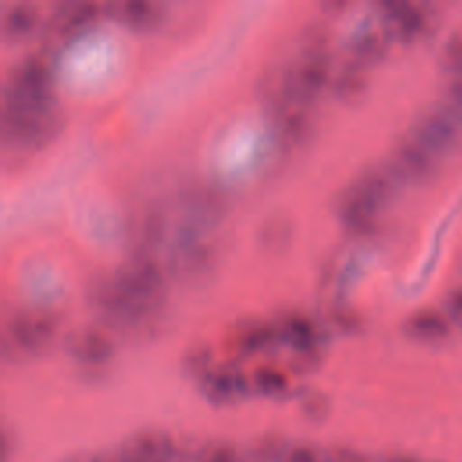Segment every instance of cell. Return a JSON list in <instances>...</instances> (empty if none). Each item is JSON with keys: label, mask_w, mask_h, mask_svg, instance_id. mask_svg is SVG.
<instances>
[{"label": "cell", "mask_w": 462, "mask_h": 462, "mask_svg": "<svg viewBox=\"0 0 462 462\" xmlns=\"http://www.w3.org/2000/svg\"><path fill=\"white\" fill-rule=\"evenodd\" d=\"M0 97V110H27L56 101L47 60L40 54H25L14 61L4 78Z\"/></svg>", "instance_id": "cell-1"}, {"label": "cell", "mask_w": 462, "mask_h": 462, "mask_svg": "<svg viewBox=\"0 0 462 462\" xmlns=\"http://www.w3.org/2000/svg\"><path fill=\"white\" fill-rule=\"evenodd\" d=\"M213 260L209 227L179 218L166 251V269L179 278H193L209 271Z\"/></svg>", "instance_id": "cell-2"}, {"label": "cell", "mask_w": 462, "mask_h": 462, "mask_svg": "<svg viewBox=\"0 0 462 462\" xmlns=\"http://www.w3.org/2000/svg\"><path fill=\"white\" fill-rule=\"evenodd\" d=\"M61 123L58 103L27 110H0L2 143L13 150H32L49 143Z\"/></svg>", "instance_id": "cell-3"}, {"label": "cell", "mask_w": 462, "mask_h": 462, "mask_svg": "<svg viewBox=\"0 0 462 462\" xmlns=\"http://www.w3.org/2000/svg\"><path fill=\"white\" fill-rule=\"evenodd\" d=\"M58 321L45 310H16L2 327V356L5 359H22L40 354L54 337Z\"/></svg>", "instance_id": "cell-4"}, {"label": "cell", "mask_w": 462, "mask_h": 462, "mask_svg": "<svg viewBox=\"0 0 462 462\" xmlns=\"http://www.w3.org/2000/svg\"><path fill=\"white\" fill-rule=\"evenodd\" d=\"M410 135L437 157L455 153L462 148V117L440 103L417 116Z\"/></svg>", "instance_id": "cell-5"}, {"label": "cell", "mask_w": 462, "mask_h": 462, "mask_svg": "<svg viewBox=\"0 0 462 462\" xmlns=\"http://www.w3.org/2000/svg\"><path fill=\"white\" fill-rule=\"evenodd\" d=\"M388 166L401 182L422 184L437 175L439 157L408 135L393 148Z\"/></svg>", "instance_id": "cell-6"}, {"label": "cell", "mask_w": 462, "mask_h": 462, "mask_svg": "<svg viewBox=\"0 0 462 462\" xmlns=\"http://www.w3.org/2000/svg\"><path fill=\"white\" fill-rule=\"evenodd\" d=\"M117 451L126 462H173L177 458L173 439L161 430L137 431Z\"/></svg>", "instance_id": "cell-7"}, {"label": "cell", "mask_w": 462, "mask_h": 462, "mask_svg": "<svg viewBox=\"0 0 462 462\" xmlns=\"http://www.w3.org/2000/svg\"><path fill=\"white\" fill-rule=\"evenodd\" d=\"M379 211L381 208L370 200L354 182H350L336 199V215L352 233L374 231Z\"/></svg>", "instance_id": "cell-8"}, {"label": "cell", "mask_w": 462, "mask_h": 462, "mask_svg": "<svg viewBox=\"0 0 462 462\" xmlns=\"http://www.w3.org/2000/svg\"><path fill=\"white\" fill-rule=\"evenodd\" d=\"M67 354L83 366H99L106 363L114 352L112 339L96 327H81L65 337Z\"/></svg>", "instance_id": "cell-9"}, {"label": "cell", "mask_w": 462, "mask_h": 462, "mask_svg": "<svg viewBox=\"0 0 462 462\" xmlns=\"http://www.w3.org/2000/svg\"><path fill=\"white\" fill-rule=\"evenodd\" d=\"M253 384L247 377L235 366L211 368L202 379L200 388L208 401L215 404H227L244 397Z\"/></svg>", "instance_id": "cell-10"}, {"label": "cell", "mask_w": 462, "mask_h": 462, "mask_svg": "<svg viewBox=\"0 0 462 462\" xmlns=\"http://www.w3.org/2000/svg\"><path fill=\"white\" fill-rule=\"evenodd\" d=\"M381 13L386 18L392 31L395 32V36L406 42L420 36L428 25L426 13L411 2H404V0L381 2Z\"/></svg>", "instance_id": "cell-11"}, {"label": "cell", "mask_w": 462, "mask_h": 462, "mask_svg": "<svg viewBox=\"0 0 462 462\" xmlns=\"http://www.w3.org/2000/svg\"><path fill=\"white\" fill-rule=\"evenodd\" d=\"M99 11L101 5L96 2H61L49 16V29L58 38H69L88 27Z\"/></svg>", "instance_id": "cell-12"}, {"label": "cell", "mask_w": 462, "mask_h": 462, "mask_svg": "<svg viewBox=\"0 0 462 462\" xmlns=\"http://www.w3.org/2000/svg\"><path fill=\"white\" fill-rule=\"evenodd\" d=\"M274 327L280 341L289 343L298 354H318L319 332L307 316L285 312L278 318Z\"/></svg>", "instance_id": "cell-13"}, {"label": "cell", "mask_w": 462, "mask_h": 462, "mask_svg": "<svg viewBox=\"0 0 462 462\" xmlns=\"http://www.w3.org/2000/svg\"><path fill=\"white\" fill-rule=\"evenodd\" d=\"M114 18L130 29H152L162 20V5L150 0H125L108 5Z\"/></svg>", "instance_id": "cell-14"}, {"label": "cell", "mask_w": 462, "mask_h": 462, "mask_svg": "<svg viewBox=\"0 0 462 462\" xmlns=\"http://www.w3.org/2000/svg\"><path fill=\"white\" fill-rule=\"evenodd\" d=\"M404 332L417 341L433 343V341L446 339L451 332V325H449V319L439 310L422 309L408 316L404 323Z\"/></svg>", "instance_id": "cell-15"}, {"label": "cell", "mask_w": 462, "mask_h": 462, "mask_svg": "<svg viewBox=\"0 0 462 462\" xmlns=\"http://www.w3.org/2000/svg\"><path fill=\"white\" fill-rule=\"evenodd\" d=\"M388 38L375 29L357 31L348 42V60L366 67L386 56Z\"/></svg>", "instance_id": "cell-16"}, {"label": "cell", "mask_w": 462, "mask_h": 462, "mask_svg": "<svg viewBox=\"0 0 462 462\" xmlns=\"http://www.w3.org/2000/svg\"><path fill=\"white\" fill-rule=\"evenodd\" d=\"M38 20V11L29 2L9 4L0 14V32L5 40H20L32 31Z\"/></svg>", "instance_id": "cell-17"}, {"label": "cell", "mask_w": 462, "mask_h": 462, "mask_svg": "<svg viewBox=\"0 0 462 462\" xmlns=\"http://www.w3.org/2000/svg\"><path fill=\"white\" fill-rule=\"evenodd\" d=\"M278 337L274 323L265 321H245L235 332L236 348L245 354H254L271 346Z\"/></svg>", "instance_id": "cell-18"}, {"label": "cell", "mask_w": 462, "mask_h": 462, "mask_svg": "<svg viewBox=\"0 0 462 462\" xmlns=\"http://www.w3.org/2000/svg\"><path fill=\"white\" fill-rule=\"evenodd\" d=\"M330 87L339 99H354L366 87L365 67L354 63L352 60L345 61L336 72H332Z\"/></svg>", "instance_id": "cell-19"}, {"label": "cell", "mask_w": 462, "mask_h": 462, "mask_svg": "<svg viewBox=\"0 0 462 462\" xmlns=\"http://www.w3.org/2000/svg\"><path fill=\"white\" fill-rule=\"evenodd\" d=\"M193 462H245L236 446L224 440H211L202 444L193 458Z\"/></svg>", "instance_id": "cell-20"}, {"label": "cell", "mask_w": 462, "mask_h": 462, "mask_svg": "<svg viewBox=\"0 0 462 462\" xmlns=\"http://www.w3.org/2000/svg\"><path fill=\"white\" fill-rule=\"evenodd\" d=\"M251 384L256 392H260L262 395H269V397H278L282 393L287 392L289 388V381L287 377L274 370V368H258L251 379Z\"/></svg>", "instance_id": "cell-21"}, {"label": "cell", "mask_w": 462, "mask_h": 462, "mask_svg": "<svg viewBox=\"0 0 462 462\" xmlns=\"http://www.w3.org/2000/svg\"><path fill=\"white\" fill-rule=\"evenodd\" d=\"M280 462H328L327 453L310 444H289Z\"/></svg>", "instance_id": "cell-22"}, {"label": "cell", "mask_w": 462, "mask_h": 462, "mask_svg": "<svg viewBox=\"0 0 462 462\" xmlns=\"http://www.w3.org/2000/svg\"><path fill=\"white\" fill-rule=\"evenodd\" d=\"M442 67L448 72L462 76V36H453L442 49Z\"/></svg>", "instance_id": "cell-23"}, {"label": "cell", "mask_w": 462, "mask_h": 462, "mask_svg": "<svg viewBox=\"0 0 462 462\" xmlns=\"http://www.w3.org/2000/svg\"><path fill=\"white\" fill-rule=\"evenodd\" d=\"M444 105L462 117V76H457L446 88Z\"/></svg>", "instance_id": "cell-24"}, {"label": "cell", "mask_w": 462, "mask_h": 462, "mask_svg": "<svg viewBox=\"0 0 462 462\" xmlns=\"http://www.w3.org/2000/svg\"><path fill=\"white\" fill-rule=\"evenodd\" d=\"M328 462H370L365 455L348 449V448H334L327 453Z\"/></svg>", "instance_id": "cell-25"}, {"label": "cell", "mask_w": 462, "mask_h": 462, "mask_svg": "<svg viewBox=\"0 0 462 462\" xmlns=\"http://www.w3.org/2000/svg\"><path fill=\"white\" fill-rule=\"evenodd\" d=\"M334 321H336V325H339V328H343V330H356V328L359 327V318H357L352 310H348V309H339V310H336Z\"/></svg>", "instance_id": "cell-26"}, {"label": "cell", "mask_w": 462, "mask_h": 462, "mask_svg": "<svg viewBox=\"0 0 462 462\" xmlns=\"http://www.w3.org/2000/svg\"><path fill=\"white\" fill-rule=\"evenodd\" d=\"M446 307L451 316L462 318V287L449 292V296L446 300Z\"/></svg>", "instance_id": "cell-27"}, {"label": "cell", "mask_w": 462, "mask_h": 462, "mask_svg": "<svg viewBox=\"0 0 462 462\" xmlns=\"http://www.w3.org/2000/svg\"><path fill=\"white\" fill-rule=\"evenodd\" d=\"M88 462H126L119 451H112V453H99V455H92L88 457Z\"/></svg>", "instance_id": "cell-28"}, {"label": "cell", "mask_w": 462, "mask_h": 462, "mask_svg": "<svg viewBox=\"0 0 462 462\" xmlns=\"http://www.w3.org/2000/svg\"><path fill=\"white\" fill-rule=\"evenodd\" d=\"M384 462H419V460H415L411 457H390Z\"/></svg>", "instance_id": "cell-29"}, {"label": "cell", "mask_w": 462, "mask_h": 462, "mask_svg": "<svg viewBox=\"0 0 462 462\" xmlns=\"http://www.w3.org/2000/svg\"><path fill=\"white\" fill-rule=\"evenodd\" d=\"M65 462H88V457H72V458H69Z\"/></svg>", "instance_id": "cell-30"}, {"label": "cell", "mask_w": 462, "mask_h": 462, "mask_svg": "<svg viewBox=\"0 0 462 462\" xmlns=\"http://www.w3.org/2000/svg\"><path fill=\"white\" fill-rule=\"evenodd\" d=\"M173 462H182V460H177V458H175V460H173ZM189 462H193V460H189Z\"/></svg>", "instance_id": "cell-31"}, {"label": "cell", "mask_w": 462, "mask_h": 462, "mask_svg": "<svg viewBox=\"0 0 462 462\" xmlns=\"http://www.w3.org/2000/svg\"><path fill=\"white\" fill-rule=\"evenodd\" d=\"M254 462H258V460H254Z\"/></svg>", "instance_id": "cell-32"}]
</instances>
